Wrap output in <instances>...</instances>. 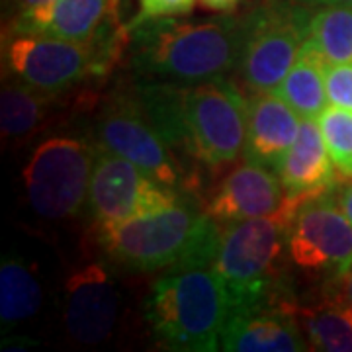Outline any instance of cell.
Here are the masks:
<instances>
[{"label": "cell", "mask_w": 352, "mask_h": 352, "mask_svg": "<svg viewBox=\"0 0 352 352\" xmlns=\"http://www.w3.org/2000/svg\"><path fill=\"white\" fill-rule=\"evenodd\" d=\"M131 69L143 78L198 85L237 69L245 22L235 16L157 18L127 28Z\"/></svg>", "instance_id": "6da1fadb"}, {"label": "cell", "mask_w": 352, "mask_h": 352, "mask_svg": "<svg viewBox=\"0 0 352 352\" xmlns=\"http://www.w3.org/2000/svg\"><path fill=\"white\" fill-rule=\"evenodd\" d=\"M94 233L112 263L133 272H155L188 264L212 266L221 226L182 194L159 212L94 227Z\"/></svg>", "instance_id": "7a4b0ae2"}, {"label": "cell", "mask_w": 352, "mask_h": 352, "mask_svg": "<svg viewBox=\"0 0 352 352\" xmlns=\"http://www.w3.org/2000/svg\"><path fill=\"white\" fill-rule=\"evenodd\" d=\"M229 311L226 288L208 264L168 268L145 300L147 325L166 351H219Z\"/></svg>", "instance_id": "3957f363"}, {"label": "cell", "mask_w": 352, "mask_h": 352, "mask_svg": "<svg viewBox=\"0 0 352 352\" xmlns=\"http://www.w3.org/2000/svg\"><path fill=\"white\" fill-rule=\"evenodd\" d=\"M292 217L294 214L282 206L274 215L221 229L212 266L226 288L231 309L289 294L284 280V256H288Z\"/></svg>", "instance_id": "277c9868"}, {"label": "cell", "mask_w": 352, "mask_h": 352, "mask_svg": "<svg viewBox=\"0 0 352 352\" xmlns=\"http://www.w3.org/2000/svg\"><path fill=\"white\" fill-rule=\"evenodd\" d=\"M249 102L226 76L180 85V151L210 170L235 163L245 149Z\"/></svg>", "instance_id": "5b68a950"}, {"label": "cell", "mask_w": 352, "mask_h": 352, "mask_svg": "<svg viewBox=\"0 0 352 352\" xmlns=\"http://www.w3.org/2000/svg\"><path fill=\"white\" fill-rule=\"evenodd\" d=\"M127 50V38L80 43L47 34H8L4 39V69L45 94H61L88 78L104 76Z\"/></svg>", "instance_id": "8992f818"}, {"label": "cell", "mask_w": 352, "mask_h": 352, "mask_svg": "<svg viewBox=\"0 0 352 352\" xmlns=\"http://www.w3.org/2000/svg\"><path fill=\"white\" fill-rule=\"evenodd\" d=\"M311 6L270 0L243 16L245 34L237 71L251 92H274L309 38Z\"/></svg>", "instance_id": "52a82bcc"}, {"label": "cell", "mask_w": 352, "mask_h": 352, "mask_svg": "<svg viewBox=\"0 0 352 352\" xmlns=\"http://www.w3.org/2000/svg\"><path fill=\"white\" fill-rule=\"evenodd\" d=\"M98 149L69 135L39 143L22 170L30 208L39 217L55 221L80 214L88 200Z\"/></svg>", "instance_id": "ba28073f"}, {"label": "cell", "mask_w": 352, "mask_h": 352, "mask_svg": "<svg viewBox=\"0 0 352 352\" xmlns=\"http://www.w3.org/2000/svg\"><path fill=\"white\" fill-rule=\"evenodd\" d=\"M96 138L102 149L124 157L170 188L188 192L194 176L180 164L176 151L145 116L133 92H118L96 120Z\"/></svg>", "instance_id": "9c48e42d"}, {"label": "cell", "mask_w": 352, "mask_h": 352, "mask_svg": "<svg viewBox=\"0 0 352 352\" xmlns=\"http://www.w3.org/2000/svg\"><path fill=\"white\" fill-rule=\"evenodd\" d=\"M331 194L303 201L288 227L289 264L325 286L337 284L352 266V223Z\"/></svg>", "instance_id": "30bf717a"}, {"label": "cell", "mask_w": 352, "mask_h": 352, "mask_svg": "<svg viewBox=\"0 0 352 352\" xmlns=\"http://www.w3.org/2000/svg\"><path fill=\"white\" fill-rule=\"evenodd\" d=\"M182 194L147 175L138 164L100 147L87 204L94 227H102L159 212Z\"/></svg>", "instance_id": "8fae6325"}, {"label": "cell", "mask_w": 352, "mask_h": 352, "mask_svg": "<svg viewBox=\"0 0 352 352\" xmlns=\"http://www.w3.org/2000/svg\"><path fill=\"white\" fill-rule=\"evenodd\" d=\"M307 349L298 319V300L292 294L231 309L221 333V351L302 352Z\"/></svg>", "instance_id": "7c38bea8"}, {"label": "cell", "mask_w": 352, "mask_h": 352, "mask_svg": "<svg viewBox=\"0 0 352 352\" xmlns=\"http://www.w3.org/2000/svg\"><path fill=\"white\" fill-rule=\"evenodd\" d=\"M122 298L102 263L76 268L65 282V329L80 344H102L112 337Z\"/></svg>", "instance_id": "4fadbf2b"}, {"label": "cell", "mask_w": 352, "mask_h": 352, "mask_svg": "<svg viewBox=\"0 0 352 352\" xmlns=\"http://www.w3.org/2000/svg\"><path fill=\"white\" fill-rule=\"evenodd\" d=\"M284 200L286 192L280 176L272 175V170L263 164L245 161L219 180L204 204V212L215 223L226 227L278 214Z\"/></svg>", "instance_id": "5bb4252c"}, {"label": "cell", "mask_w": 352, "mask_h": 352, "mask_svg": "<svg viewBox=\"0 0 352 352\" xmlns=\"http://www.w3.org/2000/svg\"><path fill=\"white\" fill-rule=\"evenodd\" d=\"M286 201L298 210L305 200L331 194L339 184L335 163L329 155L317 120L302 118L300 133L278 168Z\"/></svg>", "instance_id": "9a60e30c"}, {"label": "cell", "mask_w": 352, "mask_h": 352, "mask_svg": "<svg viewBox=\"0 0 352 352\" xmlns=\"http://www.w3.org/2000/svg\"><path fill=\"white\" fill-rule=\"evenodd\" d=\"M302 116L276 92H252L247 116L245 161L278 173L286 153L300 133Z\"/></svg>", "instance_id": "2e32d148"}, {"label": "cell", "mask_w": 352, "mask_h": 352, "mask_svg": "<svg viewBox=\"0 0 352 352\" xmlns=\"http://www.w3.org/2000/svg\"><path fill=\"white\" fill-rule=\"evenodd\" d=\"M120 0H61L30 34L94 43L126 38L127 25L120 24Z\"/></svg>", "instance_id": "e0dca14e"}, {"label": "cell", "mask_w": 352, "mask_h": 352, "mask_svg": "<svg viewBox=\"0 0 352 352\" xmlns=\"http://www.w3.org/2000/svg\"><path fill=\"white\" fill-rule=\"evenodd\" d=\"M298 319L311 351L352 352V305L333 288L311 303H298Z\"/></svg>", "instance_id": "ac0fdd59"}, {"label": "cell", "mask_w": 352, "mask_h": 352, "mask_svg": "<svg viewBox=\"0 0 352 352\" xmlns=\"http://www.w3.org/2000/svg\"><path fill=\"white\" fill-rule=\"evenodd\" d=\"M325 69L327 59L307 38L294 67L274 92L302 118L317 120V116L329 106Z\"/></svg>", "instance_id": "d6986e66"}, {"label": "cell", "mask_w": 352, "mask_h": 352, "mask_svg": "<svg viewBox=\"0 0 352 352\" xmlns=\"http://www.w3.org/2000/svg\"><path fill=\"white\" fill-rule=\"evenodd\" d=\"M43 292L34 268L24 258L4 254L0 263V323L8 329L38 314Z\"/></svg>", "instance_id": "ffe728a7"}, {"label": "cell", "mask_w": 352, "mask_h": 352, "mask_svg": "<svg viewBox=\"0 0 352 352\" xmlns=\"http://www.w3.org/2000/svg\"><path fill=\"white\" fill-rule=\"evenodd\" d=\"M53 96L12 80L2 87L0 94V129L4 139H25L32 135L45 113L50 112Z\"/></svg>", "instance_id": "44dd1931"}, {"label": "cell", "mask_w": 352, "mask_h": 352, "mask_svg": "<svg viewBox=\"0 0 352 352\" xmlns=\"http://www.w3.org/2000/svg\"><path fill=\"white\" fill-rule=\"evenodd\" d=\"M309 39L327 63H352V6H317L311 10Z\"/></svg>", "instance_id": "7402d4cb"}, {"label": "cell", "mask_w": 352, "mask_h": 352, "mask_svg": "<svg viewBox=\"0 0 352 352\" xmlns=\"http://www.w3.org/2000/svg\"><path fill=\"white\" fill-rule=\"evenodd\" d=\"M329 155L342 178H352V110L329 104L317 116Z\"/></svg>", "instance_id": "603a6c76"}, {"label": "cell", "mask_w": 352, "mask_h": 352, "mask_svg": "<svg viewBox=\"0 0 352 352\" xmlns=\"http://www.w3.org/2000/svg\"><path fill=\"white\" fill-rule=\"evenodd\" d=\"M61 0H12L16 8L8 34H30Z\"/></svg>", "instance_id": "cb8c5ba5"}, {"label": "cell", "mask_w": 352, "mask_h": 352, "mask_svg": "<svg viewBox=\"0 0 352 352\" xmlns=\"http://www.w3.org/2000/svg\"><path fill=\"white\" fill-rule=\"evenodd\" d=\"M325 82L329 104L352 110V63H327Z\"/></svg>", "instance_id": "d4e9b609"}, {"label": "cell", "mask_w": 352, "mask_h": 352, "mask_svg": "<svg viewBox=\"0 0 352 352\" xmlns=\"http://www.w3.org/2000/svg\"><path fill=\"white\" fill-rule=\"evenodd\" d=\"M198 0H139L138 16L127 24H141L145 20H157V18H175V16H188Z\"/></svg>", "instance_id": "484cf974"}, {"label": "cell", "mask_w": 352, "mask_h": 352, "mask_svg": "<svg viewBox=\"0 0 352 352\" xmlns=\"http://www.w3.org/2000/svg\"><path fill=\"white\" fill-rule=\"evenodd\" d=\"M198 4L210 12L233 14L243 4V0H198Z\"/></svg>", "instance_id": "4316f807"}, {"label": "cell", "mask_w": 352, "mask_h": 352, "mask_svg": "<svg viewBox=\"0 0 352 352\" xmlns=\"http://www.w3.org/2000/svg\"><path fill=\"white\" fill-rule=\"evenodd\" d=\"M329 288L335 289L344 302L349 303V305H352V266L351 270L340 278L337 284H333V286H329Z\"/></svg>", "instance_id": "83f0119b"}, {"label": "cell", "mask_w": 352, "mask_h": 352, "mask_svg": "<svg viewBox=\"0 0 352 352\" xmlns=\"http://www.w3.org/2000/svg\"><path fill=\"white\" fill-rule=\"evenodd\" d=\"M36 340L25 339V337H8L2 340V349L4 351H22L25 346H36Z\"/></svg>", "instance_id": "f1b7e54d"}, {"label": "cell", "mask_w": 352, "mask_h": 352, "mask_svg": "<svg viewBox=\"0 0 352 352\" xmlns=\"http://www.w3.org/2000/svg\"><path fill=\"white\" fill-rule=\"evenodd\" d=\"M298 4H305V6H352V0H294Z\"/></svg>", "instance_id": "f546056e"}, {"label": "cell", "mask_w": 352, "mask_h": 352, "mask_svg": "<svg viewBox=\"0 0 352 352\" xmlns=\"http://www.w3.org/2000/svg\"><path fill=\"white\" fill-rule=\"evenodd\" d=\"M339 206H340V210L344 212V215L349 217V221L352 223V184L349 186V188L344 190L342 194H340Z\"/></svg>", "instance_id": "4dcf8cb0"}]
</instances>
